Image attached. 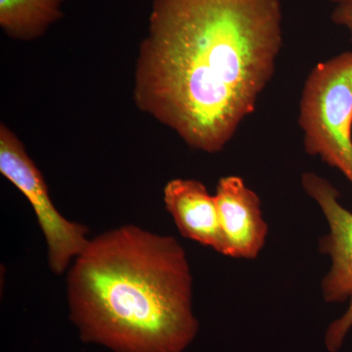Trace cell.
Here are the masks:
<instances>
[{"label": "cell", "instance_id": "obj_6", "mask_svg": "<svg viewBox=\"0 0 352 352\" xmlns=\"http://www.w3.org/2000/svg\"><path fill=\"white\" fill-rule=\"evenodd\" d=\"M231 258L254 259L265 245L268 226L256 192L240 176L222 177L214 195Z\"/></svg>", "mask_w": 352, "mask_h": 352}, {"label": "cell", "instance_id": "obj_4", "mask_svg": "<svg viewBox=\"0 0 352 352\" xmlns=\"http://www.w3.org/2000/svg\"><path fill=\"white\" fill-rule=\"evenodd\" d=\"M0 173L24 194L34 208L48 245L50 270L63 274L89 244L87 227L65 219L51 201L47 185L20 139L0 126Z\"/></svg>", "mask_w": 352, "mask_h": 352}, {"label": "cell", "instance_id": "obj_2", "mask_svg": "<svg viewBox=\"0 0 352 352\" xmlns=\"http://www.w3.org/2000/svg\"><path fill=\"white\" fill-rule=\"evenodd\" d=\"M67 296L80 339L113 352H184L198 333L186 252L140 227L89 241L69 268Z\"/></svg>", "mask_w": 352, "mask_h": 352}, {"label": "cell", "instance_id": "obj_3", "mask_svg": "<svg viewBox=\"0 0 352 352\" xmlns=\"http://www.w3.org/2000/svg\"><path fill=\"white\" fill-rule=\"evenodd\" d=\"M298 124L305 152L337 168L352 187V51L321 62L310 72Z\"/></svg>", "mask_w": 352, "mask_h": 352}, {"label": "cell", "instance_id": "obj_7", "mask_svg": "<svg viewBox=\"0 0 352 352\" xmlns=\"http://www.w3.org/2000/svg\"><path fill=\"white\" fill-rule=\"evenodd\" d=\"M164 200L183 237L228 256L214 196L195 179H173L166 185Z\"/></svg>", "mask_w": 352, "mask_h": 352}, {"label": "cell", "instance_id": "obj_8", "mask_svg": "<svg viewBox=\"0 0 352 352\" xmlns=\"http://www.w3.org/2000/svg\"><path fill=\"white\" fill-rule=\"evenodd\" d=\"M66 0H0V27L13 39L32 41L63 16Z\"/></svg>", "mask_w": 352, "mask_h": 352}, {"label": "cell", "instance_id": "obj_1", "mask_svg": "<svg viewBox=\"0 0 352 352\" xmlns=\"http://www.w3.org/2000/svg\"><path fill=\"white\" fill-rule=\"evenodd\" d=\"M282 43L281 0H154L134 100L192 149L221 151L256 111Z\"/></svg>", "mask_w": 352, "mask_h": 352}, {"label": "cell", "instance_id": "obj_9", "mask_svg": "<svg viewBox=\"0 0 352 352\" xmlns=\"http://www.w3.org/2000/svg\"><path fill=\"white\" fill-rule=\"evenodd\" d=\"M352 328V296L346 311L329 325L325 333L326 349L330 352H338L342 349L347 333Z\"/></svg>", "mask_w": 352, "mask_h": 352}, {"label": "cell", "instance_id": "obj_11", "mask_svg": "<svg viewBox=\"0 0 352 352\" xmlns=\"http://www.w3.org/2000/svg\"><path fill=\"white\" fill-rule=\"evenodd\" d=\"M328 1L333 2V3H344V2H352V0H328Z\"/></svg>", "mask_w": 352, "mask_h": 352}, {"label": "cell", "instance_id": "obj_5", "mask_svg": "<svg viewBox=\"0 0 352 352\" xmlns=\"http://www.w3.org/2000/svg\"><path fill=\"white\" fill-rule=\"evenodd\" d=\"M302 188L316 201L329 224L319 250L329 254L332 265L322 281L327 302H344L352 296V212L340 205V192L332 183L314 173H303Z\"/></svg>", "mask_w": 352, "mask_h": 352}, {"label": "cell", "instance_id": "obj_10", "mask_svg": "<svg viewBox=\"0 0 352 352\" xmlns=\"http://www.w3.org/2000/svg\"><path fill=\"white\" fill-rule=\"evenodd\" d=\"M333 24L344 27L351 34L352 41V2L337 4L331 14Z\"/></svg>", "mask_w": 352, "mask_h": 352}]
</instances>
